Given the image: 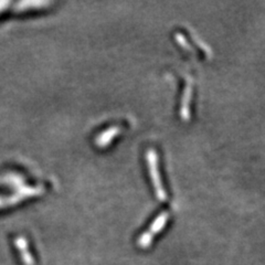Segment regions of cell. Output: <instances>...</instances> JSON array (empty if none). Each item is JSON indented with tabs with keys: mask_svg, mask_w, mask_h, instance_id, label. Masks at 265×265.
Wrapping results in <instances>:
<instances>
[{
	"mask_svg": "<svg viewBox=\"0 0 265 265\" xmlns=\"http://www.w3.org/2000/svg\"><path fill=\"white\" fill-rule=\"evenodd\" d=\"M147 162L148 166H149V171L152 177V182H154V187L156 190V194H157L158 199L165 200L166 199V192H165L163 188L162 180H160V177H158L157 172V156H156V152L149 149L147 152Z\"/></svg>",
	"mask_w": 265,
	"mask_h": 265,
	"instance_id": "6da1fadb",
	"label": "cell"
},
{
	"mask_svg": "<svg viewBox=\"0 0 265 265\" xmlns=\"http://www.w3.org/2000/svg\"><path fill=\"white\" fill-rule=\"evenodd\" d=\"M118 132H119V127H111L110 130L103 132L102 134L95 139L96 145H99V147H105L111 143L112 138H114L115 136L118 134Z\"/></svg>",
	"mask_w": 265,
	"mask_h": 265,
	"instance_id": "7a4b0ae2",
	"label": "cell"
},
{
	"mask_svg": "<svg viewBox=\"0 0 265 265\" xmlns=\"http://www.w3.org/2000/svg\"><path fill=\"white\" fill-rule=\"evenodd\" d=\"M9 5H10V2H8V1H0V13H1L3 9H6V7H8Z\"/></svg>",
	"mask_w": 265,
	"mask_h": 265,
	"instance_id": "5b68a950",
	"label": "cell"
},
{
	"mask_svg": "<svg viewBox=\"0 0 265 265\" xmlns=\"http://www.w3.org/2000/svg\"><path fill=\"white\" fill-rule=\"evenodd\" d=\"M0 203H1V202H0Z\"/></svg>",
	"mask_w": 265,
	"mask_h": 265,
	"instance_id": "8992f818",
	"label": "cell"
},
{
	"mask_svg": "<svg viewBox=\"0 0 265 265\" xmlns=\"http://www.w3.org/2000/svg\"><path fill=\"white\" fill-rule=\"evenodd\" d=\"M16 244H17V247L21 250L22 252V258L23 260H25V262L27 264H32V259L30 258V254L29 253H26V250H28V248H26L27 246V242L25 240H23V238H19L17 241H16Z\"/></svg>",
	"mask_w": 265,
	"mask_h": 265,
	"instance_id": "277c9868",
	"label": "cell"
},
{
	"mask_svg": "<svg viewBox=\"0 0 265 265\" xmlns=\"http://www.w3.org/2000/svg\"><path fill=\"white\" fill-rule=\"evenodd\" d=\"M48 5H50V2H46V1H22L19 2L16 5V11H25V10H30V9H34V8H42L46 7Z\"/></svg>",
	"mask_w": 265,
	"mask_h": 265,
	"instance_id": "3957f363",
	"label": "cell"
}]
</instances>
